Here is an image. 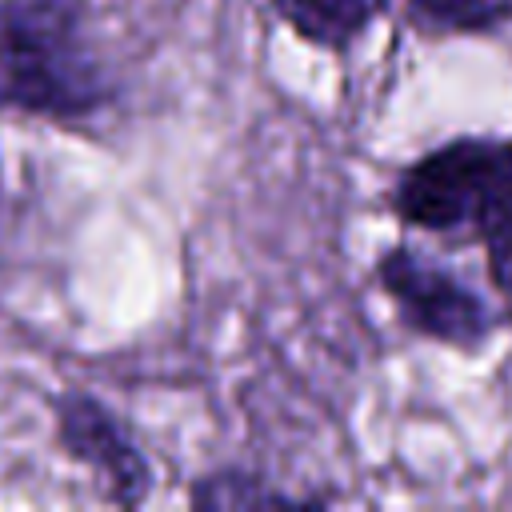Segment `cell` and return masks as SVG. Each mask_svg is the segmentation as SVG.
<instances>
[{"instance_id":"obj_1","label":"cell","mask_w":512,"mask_h":512,"mask_svg":"<svg viewBox=\"0 0 512 512\" xmlns=\"http://www.w3.org/2000/svg\"><path fill=\"white\" fill-rule=\"evenodd\" d=\"M392 208L404 224L476 240L512 300V136H460L424 152L400 172Z\"/></svg>"},{"instance_id":"obj_4","label":"cell","mask_w":512,"mask_h":512,"mask_svg":"<svg viewBox=\"0 0 512 512\" xmlns=\"http://www.w3.org/2000/svg\"><path fill=\"white\" fill-rule=\"evenodd\" d=\"M60 440L72 460L88 464L116 504H140L148 496V464L116 424V416L92 396H68L60 404Z\"/></svg>"},{"instance_id":"obj_2","label":"cell","mask_w":512,"mask_h":512,"mask_svg":"<svg viewBox=\"0 0 512 512\" xmlns=\"http://www.w3.org/2000/svg\"><path fill=\"white\" fill-rule=\"evenodd\" d=\"M112 100L72 0H0V108L84 120Z\"/></svg>"},{"instance_id":"obj_3","label":"cell","mask_w":512,"mask_h":512,"mask_svg":"<svg viewBox=\"0 0 512 512\" xmlns=\"http://www.w3.org/2000/svg\"><path fill=\"white\" fill-rule=\"evenodd\" d=\"M384 292L396 300L400 316L452 348H476L492 336L496 316L488 308V300L480 292H472L456 272H448L444 264L428 260L416 248H392L384 252L380 268H376Z\"/></svg>"},{"instance_id":"obj_5","label":"cell","mask_w":512,"mask_h":512,"mask_svg":"<svg viewBox=\"0 0 512 512\" xmlns=\"http://www.w3.org/2000/svg\"><path fill=\"white\" fill-rule=\"evenodd\" d=\"M388 0H276V12L320 48H348Z\"/></svg>"},{"instance_id":"obj_6","label":"cell","mask_w":512,"mask_h":512,"mask_svg":"<svg viewBox=\"0 0 512 512\" xmlns=\"http://www.w3.org/2000/svg\"><path fill=\"white\" fill-rule=\"evenodd\" d=\"M408 12L432 32H488L512 20V0H408Z\"/></svg>"}]
</instances>
